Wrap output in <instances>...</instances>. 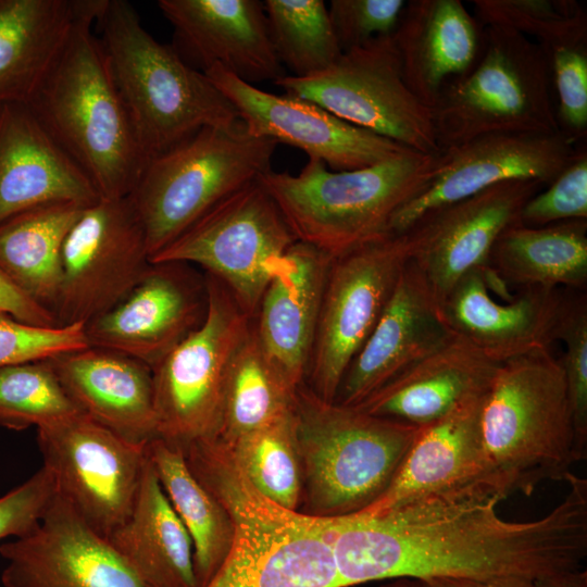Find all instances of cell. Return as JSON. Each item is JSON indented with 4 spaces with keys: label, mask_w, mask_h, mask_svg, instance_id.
Masks as SVG:
<instances>
[{
    "label": "cell",
    "mask_w": 587,
    "mask_h": 587,
    "mask_svg": "<svg viewBox=\"0 0 587 587\" xmlns=\"http://www.w3.org/2000/svg\"><path fill=\"white\" fill-rule=\"evenodd\" d=\"M95 26L147 162L202 128L241 122L205 74L145 29L128 1L103 0Z\"/></svg>",
    "instance_id": "cell-3"
},
{
    "label": "cell",
    "mask_w": 587,
    "mask_h": 587,
    "mask_svg": "<svg viewBox=\"0 0 587 587\" xmlns=\"http://www.w3.org/2000/svg\"><path fill=\"white\" fill-rule=\"evenodd\" d=\"M560 503L540 519H502L504 498L478 487L424 498L377 515L327 519L340 587L409 578L532 580L583 567L587 479L570 473Z\"/></svg>",
    "instance_id": "cell-1"
},
{
    "label": "cell",
    "mask_w": 587,
    "mask_h": 587,
    "mask_svg": "<svg viewBox=\"0 0 587 587\" xmlns=\"http://www.w3.org/2000/svg\"><path fill=\"white\" fill-rule=\"evenodd\" d=\"M107 539L143 587H199L191 538L149 457L129 516Z\"/></svg>",
    "instance_id": "cell-30"
},
{
    "label": "cell",
    "mask_w": 587,
    "mask_h": 587,
    "mask_svg": "<svg viewBox=\"0 0 587 587\" xmlns=\"http://www.w3.org/2000/svg\"><path fill=\"white\" fill-rule=\"evenodd\" d=\"M498 366L454 335L355 407L373 415L423 426L444 416L460 401L487 391Z\"/></svg>",
    "instance_id": "cell-29"
},
{
    "label": "cell",
    "mask_w": 587,
    "mask_h": 587,
    "mask_svg": "<svg viewBox=\"0 0 587 587\" xmlns=\"http://www.w3.org/2000/svg\"><path fill=\"white\" fill-rule=\"evenodd\" d=\"M490 270L503 284L574 289L587 284V220L539 227L514 224L496 241Z\"/></svg>",
    "instance_id": "cell-32"
},
{
    "label": "cell",
    "mask_w": 587,
    "mask_h": 587,
    "mask_svg": "<svg viewBox=\"0 0 587 587\" xmlns=\"http://www.w3.org/2000/svg\"><path fill=\"white\" fill-rule=\"evenodd\" d=\"M83 5L84 0H0V105L30 100Z\"/></svg>",
    "instance_id": "cell-31"
},
{
    "label": "cell",
    "mask_w": 587,
    "mask_h": 587,
    "mask_svg": "<svg viewBox=\"0 0 587 587\" xmlns=\"http://www.w3.org/2000/svg\"><path fill=\"white\" fill-rule=\"evenodd\" d=\"M332 259L296 241L251 319L252 333L263 353L296 388L305 379Z\"/></svg>",
    "instance_id": "cell-26"
},
{
    "label": "cell",
    "mask_w": 587,
    "mask_h": 587,
    "mask_svg": "<svg viewBox=\"0 0 587 587\" xmlns=\"http://www.w3.org/2000/svg\"><path fill=\"white\" fill-rule=\"evenodd\" d=\"M544 187L537 180L501 183L427 213L407 232L410 262L440 305L464 275L489 266L498 238L520 223L524 204Z\"/></svg>",
    "instance_id": "cell-17"
},
{
    "label": "cell",
    "mask_w": 587,
    "mask_h": 587,
    "mask_svg": "<svg viewBox=\"0 0 587 587\" xmlns=\"http://www.w3.org/2000/svg\"><path fill=\"white\" fill-rule=\"evenodd\" d=\"M408 233L385 234L328 267L304 384L334 402L342 376L382 315L410 260Z\"/></svg>",
    "instance_id": "cell-13"
},
{
    "label": "cell",
    "mask_w": 587,
    "mask_h": 587,
    "mask_svg": "<svg viewBox=\"0 0 587 587\" xmlns=\"http://www.w3.org/2000/svg\"><path fill=\"white\" fill-rule=\"evenodd\" d=\"M226 445L241 472L258 491L285 509L299 510L302 467L294 409L264 427Z\"/></svg>",
    "instance_id": "cell-36"
},
{
    "label": "cell",
    "mask_w": 587,
    "mask_h": 587,
    "mask_svg": "<svg viewBox=\"0 0 587 587\" xmlns=\"http://www.w3.org/2000/svg\"><path fill=\"white\" fill-rule=\"evenodd\" d=\"M100 198L26 104L0 105V223L36 207Z\"/></svg>",
    "instance_id": "cell-25"
},
{
    "label": "cell",
    "mask_w": 587,
    "mask_h": 587,
    "mask_svg": "<svg viewBox=\"0 0 587 587\" xmlns=\"http://www.w3.org/2000/svg\"><path fill=\"white\" fill-rule=\"evenodd\" d=\"M421 584L422 587H534L532 579L517 576L490 579L438 578Z\"/></svg>",
    "instance_id": "cell-47"
},
{
    "label": "cell",
    "mask_w": 587,
    "mask_h": 587,
    "mask_svg": "<svg viewBox=\"0 0 587 587\" xmlns=\"http://www.w3.org/2000/svg\"><path fill=\"white\" fill-rule=\"evenodd\" d=\"M86 207L45 204L0 223V268L23 292L51 312L60 288L62 247Z\"/></svg>",
    "instance_id": "cell-33"
},
{
    "label": "cell",
    "mask_w": 587,
    "mask_h": 587,
    "mask_svg": "<svg viewBox=\"0 0 587 587\" xmlns=\"http://www.w3.org/2000/svg\"><path fill=\"white\" fill-rule=\"evenodd\" d=\"M57 496L51 473L42 465L24 483L0 497V540L33 530Z\"/></svg>",
    "instance_id": "cell-45"
},
{
    "label": "cell",
    "mask_w": 587,
    "mask_h": 587,
    "mask_svg": "<svg viewBox=\"0 0 587 587\" xmlns=\"http://www.w3.org/2000/svg\"><path fill=\"white\" fill-rule=\"evenodd\" d=\"M204 74L235 107L251 135L298 148L332 171L367 167L409 149L311 101L262 90L221 66Z\"/></svg>",
    "instance_id": "cell-18"
},
{
    "label": "cell",
    "mask_w": 587,
    "mask_h": 587,
    "mask_svg": "<svg viewBox=\"0 0 587 587\" xmlns=\"http://www.w3.org/2000/svg\"><path fill=\"white\" fill-rule=\"evenodd\" d=\"M147 453L168 501L189 533L197 582L203 587L230 550L233 520L190 471L183 449L154 437L147 444Z\"/></svg>",
    "instance_id": "cell-34"
},
{
    "label": "cell",
    "mask_w": 587,
    "mask_h": 587,
    "mask_svg": "<svg viewBox=\"0 0 587 587\" xmlns=\"http://www.w3.org/2000/svg\"><path fill=\"white\" fill-rule=\"evenodd\" d=\"M150 265L143 226L129 196L100 198L70 229L61 253L53 314L87 324L117 304Z\"/></svg>",
    "instance_id": "cell-15"
},
{
    "label": "cell",
    "mask_w": 587,
    "mask_h": 587,
    "mask_svg": "<svg viewBox=\"0 0 587 587\" xmlns=\"http://www.w3.org/2000/svg\"><path fill=\"white\" fill-rule=\"evenodd\" d=\"M564 133L494 134L441 149L433 177L391 217L387 233L404 234L420 218L510 180L550 184L576 153Z\"/></svg>",
    "instance_id": "cell-16"
},
{
    "label": "cell",
    "mask_w": 587,
    "mask_h": 587,
    "mask_svg": "<svg viewBox=\"0 0 587 587\" xmlns=\"http://www.w3.org/2000/svg\"><path fill=\"white\" fill-rule=\"evenodd\" d=\"M296 390L263 353L250 327L228 371L217 438L230 444L292 411Z\"/></svg>",
    "instance_id": "cell-35"
},
{
    "label": "cell",
    "mask_w": 587,
    "mask_h": 587,
    "mask_svg": "<svg viewBox=\"0 0 587 587\" xmlns=\"http://www.w3.org/2000/svg\"><path fill=\"white\" fill-rule=\"evenodd\" d=\"M0 313L35 326H59L53 313L23 292L1 268Z\"/></svg>",
    "instance_id": "cell-46"
},
{
    "label": "cell",
    "mask_w": 587,
    "mask_h": 587,
    "mask_svg": "<svg viewBox=\"0 0 587 587\" xmlns=\"http://www.w3.org/2000/svg\"><path fill=\"white\" fill-rule=\"evenodd\" d=\"M210 490L235 533L203 587H340L327 520L274 503L236 469L218 473Z\"/></svg>",
    "instance_id": "cell-9"
},
{
    "label": "cell",
    "mask_w": 587,
    "mask_h": 587,
    "mask_svg": "<svg viewBox=\"0 0 587 587\" xmlns=\"http://www.w3.org/2000/svg\"><path fill=\"white\" fill-rule=\"evenodd\" d=\"M278 143L243 123L205 127L149 160L128 195L150 260L221 201L272 170Z\"/></svg>",
    "instance_id": "cell-8"
},
{
    "label": "cell",
    "mask_w": 587,
    "mask_h": 587,
    "mask_svg": "<svg viewBox=\"0 0 587 587\" xmlns=\"http://www.w3.org/2000/svg\"><path fill=\"white\" fill-rule=\"evenodd\" d=\"M89 347L84 323L42 327L0 313V367Z\"/></svg>",
    "instance_id": "cell-42"
},
{
    "label": "cell",
    "mask_w": 587,
    "mask_h": 587,
    "mask_svg": "<svg viewBox=\"0 0 587 587\" xmlns=\"http://www.w3.org/2000/svg\"><path fill=\"white\" fill-rule=\"evenodd\" d=\"M544 50L558 92L560 130L576 141L585 137L587 130V39L562 42Z\"/></svg>",
    "instance_id": "cell-41"
},
{
    "label": "cell",
    "mask_w": 587,
    "mask_h": 587,
    "mask_svg": "<svg viewBox=\"0 0 587 587\" xmlns=\"http://www.w3.org/2000/svg\"><path fill=\"white\" fill-rule=\"evenodd\" d=\"M294 414L302 467L298 512L320 519L354 515L378 500L420 427L323 400L304 383Z\"/></svg>",
    "instance_id": "cell-5"
},
{
    "label": "cell",
    "mask_w": 587,
    "mask_h": 587,
    "mask_svg": "<svg viewBox=\"0 0 587 587\" xmlns=\"http://www.w3.org/2000/svg\"><path fill=\"white\" fill-rule=\"evenodd\" d=\"M103 0H84L52 67L26 103L101 198L134 189L147 161L92 32Z\"/></svg>",
    "instance_id": "cell-2"
},
{
    "label": "cell",
    "mask_w": 587,
    "mask_h": 587,
    "mask_svg": "<svg viewBox=\"0 0 587 587\" xmlns=\"http://www.w3.org/2000/svg\"><path fill=\"white\" fill-rule=\"evenodd\" d=\"M438 155L408 149L342 172L308 159L298 174L270 170L258 179L297 241L336 258L388 234L394 214L433 177Z\"/></svg>",
    "instance_id": "cell-6"
},
{
    "label": "cell",
    "mask_w": 587,
    "mask_h": 587,
    "mask_svg": "<svg viewBox=\"0 0 587 587\" xmlns=\"http://www.w3.org/2000/svg\"><path fill=\"white\" fill-rule=\"evenodd\" d=\"M37 442L58 495L108 538L134 508L148 442L129 441L83 413L37 428Z\"/></svg>",
    "instance_id": "cell-14"
},
{
    "label": "cell",
    "mask_w": 587,
    "mask_h": 587,
    "mask_svg": "<svg viewBox=\"0 0 587 587\" xmlns=\"http://www.w3.org/2000/svg\"><path fill=\"white\" fill-rule=\"evenodd\" d=\"M534 587H587V571L583 567L533 580Z\"/></svg>",
    "instance_id": "cell-48"
},
{
    "label": "cell",
    "mask_w": 587,
    "mask_h": 587,
    "mask_svg": "<svg viewBox=\"0 0 587 587\" xmlns=\"http://www.w3.org/2000/svg\"><path fill=\"white\" fill-rule=\"evenodd\" d=\"M379 587H422L421 582L409 578L389 579Z\"/></svg>",
    "instance_id": "cell-49"
},
{
    "label": "cell",
    "mask_w": 587,
    "mask_h": 587,
    "mask_svg": "<svg viewBox=\"0 0 587 587\" xmlns=\"http://www.w3.org/2000/svg\"><path fill=\"white\" fill-rule=\"evenodd\" d=\"M274 84L405 148L425 154L441 151L432 109L405 84L392 35L342 52L321 73L304 78L286 74Z\"/></svg>",
    "instance_id": "cell-12"
},
{
    "label": "cell",
    "mask_w": 587,
    "mask_h": 587,
    "mask_svg": "<svg viewBox=\"0 0 587 587\" xmlns=\"http://www.w3.org/2000/svg\"><path fill=\"white\" fill-rule=\"evenodd\" d=\"M490 475L507 498L564 480L579 462L560 359L537 349L499 364L482 410Z\"/></svg>",
    "instance_id": "cell-4"
},
{
    "label": "cell",
    "mask_w": 587,
    "mask_h": 587,
    "mask_svg": "<svg viewBox=\"0 0 587 587\" xmlns=\"http://www.w3.org/2000/svg\"><path fill=\"white\" fill-rule=\"evenodd\" d=\"M297 241L259 179L221 201L150 263L199 266L220 280L252 319L260 299Z\"/></svg>",
    "instance_id": "cell-11"
},
{
    "label": "cell",
    "mask_w": 587,
    "mask_h": 587,
    "mask_svg": "<svg viewBox=\"0 0 587 587\" xmlns=\"http://www.w3.org/2000/svg\"><path fill=\"white\" fill-rule=\"evenodd\" d=\"M533 196L520 213V223L539 227L587 220V152L576 150L573 159L554 179Z\"/></svg>",
    "instance_id": "cell-43"
},
{
    "label": "cell",
    "mask_w": 587,
    "mask_h": 587,
    "mask_svg": "<svg viewBox=\"0 0 587 587\" xmlns=\"http://www.w3.org/2000/svg\"><path fill=\"white\" fill-rule=\"evenodd\" d=\"M392 38L405 84L432 109L446 83L475 63L482 29L460 0H412Z\"/></svg>",
    "instance_id": "cell-28"
},
{
    "label": "cell",
    "mask_w": 587,
    "mask_h": 587,
    "mask_svg": "<svg viewBox=\"0 0 587 587\" xmlns=\"http://www.w3.org/2000/svg\"><path fill=\"white\" fill-rule=\"evenodd\" d=\"M477 23L536 38L544 49L587 39V14L574 0H474Z\"/></svg>",
    "instance_id": "cell-39"
},
{
    "label": "cell",
    "mask_w": 587,
    "mask_h": 587,
    "mask_svg": "<svg viewBox=\"0 0 587 587\" xmlns=\"http://www.w3.org/2000/svg\"><path fill=\"white\" fill-rule=\"evenodd\" d=\"M189 266L150 263L126 297L85 324L89 346L154 367L205 316V277Z\"/></svg>",
    "instance_id": "cell-19"
},
{
    "label": "cell",
    "mask_w": 587,
    "mask_h": 587,
    "mask_svg": "<svg viewBox=\"0 0 587 587\" xmlns=\"http://www.w3.org/2000/svg\"><path fill=\"white\" fill-rule=\"evenodd\" d=\"M484 272L464 275L441 304L453 334L498 364L550 348L564 295L558 288L526 287L500 303L491 298Z\"/></svg>",
    "instance_id": "cell-24"
},
{
    "label": "cell",
    "mask_w": 587,
    "mask_h": 587,
    "mask_svg": "<svg viewBox=\"0 0 587 587\" xmlns=\"http://www.w3.org/2000/svg\"><path fill=\"white\" fill-rule=\"evenodd\" d=\"M274 51L292 77L323 72L342 53L323 0H265Z\"/></svg>",
    "instance_id": "cell-37"
},
{
    "label": "cell",
    "mask_w": 587,
    "mask_h": 587,
    "mask_svg": "<svg viewBox=\"0 0 587 587\" xmlns=\"http://www.w3.org/2000/svg\"><path fill=\"white\" fill-rule=\"evenodd\" d=\"M487 391L460 401L444 416L420 426L390 486L358 514L377 515L424 498L478 487L503 496L492 482L483 444L482 410Z\"/></svg>",
    "instance_id": "cell-23"
},
{
    "label": "cell",
    "mask_w": 587,
    "mask_h": 587,
    "mask_svg": "<svg viewBox=\"0 0 587 587\" xmlns=\"http://www.w3.org/2000/svg\"><path fill=\"white\" fill-rule=\"evenodd\" d=\"M80 413L48 362L0 367V425L37 428Z\"/></svg>",
    "instance_id": "cell-38"
},
{
    "label": "cell",
    "mask_w": 587,
    "mask_h": 587,
    "mask_svg": "<svg viewBox=\"0 0 587 587\" xmlns=\"http://www.w3.org/2000/svg\"><path fill=\"white\" fill-rule=\"evenodd\" d=\"M174 29L172 48L192 68L221 66L242 82L273 83L286 75L268 33L263 1L159 0Z\"/></svg>",
    "instance_id": "cell-21"
},
{
    "label": "cell",
    "mask_w": 587,
    "mask_h": 587,
    "mask_svg": "<svg viewBox=\"0 0 587 587\" xmlns=\"http://www.w3.org/2000/svg\"><path fill=\"white\" fill-rule=\"evenodd\" d=\"M48 362L80 413L136 444L157 437L150 366L92 346Z\"/></svg>",
    "instance_id": "cell-27"
},
{
    "label": "cell",
    "mask_w": 587,
    "mask_h": 587,
    "mask_svg": "<svg viewBox=\"0 0 587 587\" xmlns=\"http://www.w3.org/2000/svg\"><path fill=\"white\" fill-rule=\"evenodd\" d=\"M453 337L441 305L409 260L376 325L347 367L335 402L360 404Z\"/></svg>",
    "instance_id": "cell-22"
},
{
    "label": "cell",
    "mask_w": 587,
    "mask_h": 587,
    "mask_svg": "<svg viewBox=\"0 0 587 587\" xmlns=\"http://www.w3.org/2000/svg\"><path fill=\"white\" fill-rule=\"evenodd\" d=\"M550 80L540 45L508 28L484 26L475 63L447 82L432 107L440 149L485 135L561 132Z\"/></svg>",
    "instance_id": "cell-7"
},
{
    "label": "cell",
    "mask_w": 587,
    "mask_h": 587,
    "mask_svg": "<svg viewBox=\"0 0 587 587\" xmlns=\"http://www.w3.org/2000/svg\"><path fill=\"white\" fill-rule=\"evenodd\" d=\"M564 342L560 358L564 372L578 460L587 455V296L585 291L563 297L554 334Z\"/></svg>",
    "instance_id": "cell-40"
},
{
    "label": "cell",
    "mask_w": 587,
    "mask_h": 587,
    "mask_svg": "<svg viewBox=\"0 0 587 587\" xmlns=\"http://www.w3.org/2000/svg\"><path fill=\"white\" fill-rule=\"evenodd\" d=\"M4 587H143L109 540L61 496L39 524L0 546Z\"/></svg>",
    "instance_id": "cell-20"
},
{
    "label": "cell",
    "mask_w": 587,
    "mask_h": 587,
    "mask_svg": "<svg viewBox=\"0 0 587 587\" xmlns=\"http://www.w3.org/2000/svg\"><path fill=\"white\" fill-rule=\"evenodd\" d=\"M405 3L404 0H332L328 15L341 51L392 35Z\"/></svg>",
    "instance_id": "cell-44"
},
{
    "label": "cell",
    "mask_w": 587,
    "mask_h": 587,
    "mask_svg": "<svg viewBox=\"0 0 587 587\" xmlns=\"http://www.w3.org/2000/svg\"><path fill=\"white\" fill-rule=\"evenodd\" d=\"M204 277L202 323L151 369L157 437L183 450L218 436L228 371L251 327L229 290Z\"/></svg>",
    "instance_id": "cell-10"
}]
</instances>
